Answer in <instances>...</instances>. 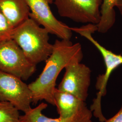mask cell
Instances as JSON below:
<instances>
[{"label": "cell", "mask_w": 122, "mask_h": 122, "mask_svg": "<svg viewBox=\"0 0 122 122\" xmlns=\"http://www.w3.org/2000/svg\"><path fill=\"white\" fill-rule=\"evenodd\" d=\"M14 28L0 10V42L11 39Z\"/></svg>", "instance_id": "cell-14"}, {"label": "cell", "mask_w": 122, "mask_h": 122, "mask_svg": "<svg viewBox=\"0 0 122 122\" xmlns=\"http://www.w3.org/2000/svg\"><path fill=\"white\" fill-rule=\"evenodd\" d=\"M83 57L81 44H73L68 40L56 39L50 55L45 61V65L35 81L28 85L32 94V103L45 100L55 106L53 94L57 77L70 63L81 62Z\"/></svg>", "instance_id": "cell-1"}, {"label": "cell", "mask_w": 122, "mask_h": 122, "mask_svg": "<svg viewBox=\"0 0 122 122\" xmlns=\"http://www.w3.org/2000/svg\"><path fill=\"white\" fill-rule=\"evenodd\" d=\"M51 0L52 1V3L53 2V0Z\"/></svg>", "instance_id": "cell-17"}, {"label": "cell", "mask_w": 122, "mask_h": 122, "mask_svg": "<svg viewBox=\"0 0 122 122\" xmlns=\"http://www.w3.org/2000/svg\"><path fill=\"white\" fill-rule=\"evenodd\" d=\"M116 7L119 10L120 14L122 16V0H117Z\"/></svg>", "instance_id": "cell-16"}, {"label": "cell", "mask_w": 122, "mask_h": 122, "mask_svg": "<svg viewBox=\"0 0 122 122\" xmlns=\"http://www.w3.org/2000/svg\"><path fill=\"white\" fill-rule=\"evenodd\" d=\"M72 31L85 37L97 48L103 58L105 66L104 74L100 75L96 78V87L98 91L96 98L93 100L91 107L96 111L101 110L102 97L106 94V87L109 77L114 70L122 64V55L115 54L101 45L95 39L92 35L97 31L96 25L88 24L80 27H71Z\"/></svg>", "instance_id": "cell-3"}, {"label": "cell", "mask_w": 122, "mask_h": 122, "mask_svg": "<svg viewBox=\"0 0 122 122\" xmlns=\"http://www.w3.org/2000/svg\"><path fill=\"white\" fill-rule=\"evenodd\" d=\"M117 0H102L100 6V18L96 25L97 31L101 33L107 32L113 26L116 20L114 7Z\"/></svg>", "instance_id": "cell-12"}, {"label": "cell", "mask_w": 122, "mask_h": 122, "mask_svg": "<svg viewBox=\"0 0 122 122\" xmlns=\"http://www.w3.org/2000/svg\"><path fill=\"white\" fill-rule=\"evenodd\" d=\"M65 69V74L57 89L85 102L91 85V70L87 66L78 61L70 63Z\"/></svg>", "instance_id": "cell-7"}, {"label": "cell", "mask_w": 122, "mask_h": 122, "mask_svg": "<svg viewBox=\"0 0 122 122\" xmlns=\"http://www.w3.org/2000/svg\"><path fill=\"white\" fill-rule=\"evenodd\" d=\"M62 17L75 22L97 25L100 18L102 0H53Z\"/></svg>", "instance_id": "cell-5"}, {"label": "cell", "mask_w": 122, "mask_h": 122, "mask_svg": "<svg viewBox=\"0 0 122 122\" xmlns=\"http://www.w3.org/2000/svg\"><path fill=\"white\" fill-rule=\"evenodd\" d=\"M105 122H122V105L117 113L112 118L107 119Z\"/></svg>", "instance_id": "cell-15"}, {"label": "cell", "mask_w": 122, "mask_h": 122, "mask_svg": "<svg viewBox=\"0 0 122 122\" xmlns=\"http://www.w3.org/2000/svg\"><path fill=\"white\" fill-rule=\"evenodd\" d=\"M48 105L42 103L35 108H31L28 112L20 115L21 122H93V113L85 105L73 116L65 119L49 118L43 113Z\"/></svg>", "instance_id": "cell-9"}, {"label": "cell", "mask_w": 122, "mask_h": 122, "mask_svg": "<svg viewBox=\"0 0 122 122\" xmlns=\"http://www.w3.org/2000/svg\"><path fill=\"white\" fill-rule=\"evenodd\" d=\"M0 101L9 102L25 113L32 108V92L21 79L0 71Z\"/></svg>", "instance_id": "cell-6"}, {"label": "cell", "mask_w": 122, "mask_h": 122, "mask_svg": "<svg viewBox=\"0 0 122 122\" xmlns=\"http://www.w3.org/2000/svg\"><path fill=\"white\" fill-rule=\"evenodd\" d=\"M36 70V65L27 58L12 39L0 42V71L26 81Z\"/></svg>", "instance_id": "cell-4"}, {"label": "cell", "mask_w": 122, "mask_h": 122, "mask_svg": "<svg viewBox=\"0 0 122 122\" xmlns=\"http://www.w3.org/2000/svg\"><path fill=\"white\" fill-rule=\"evenodd\" d=\"M30 10V18L46 29L50 34L61 39L70 40L72 31L71 27L58 20L52 13L51 0H26Z\"/></svg>", "instance_id": "cell-8"}, {"label": "cell", "mask_w": 122, "mask_h": 122, "mask_svg": "<svg viewBox=\"0 0 122 122\" xmlns=\"http://www.w3.org/2000/svg\"><path fill=\"white\" fill-rule=\"evenodd\" d=\"M55 105L57 106L59 118L65 119L69 118L76 113L83 106L85 102L80 100L73 95L61 92L56 88L53 94Z\"/></svg>", "instance_id": "cell-11"}, {"label": "cell", "mask_w": 122, "mask_h": 122, "mask_svg": "<svg viewBox=\"0 0 122 122\" xmlns=\"http://www.w3.org/2000/svg\"><path fill=\"white\" fill-rule=\"evenodd\" d=\"M0 10L14 28L30 17V13L26 0H0Z\"/></svg>", "instance_id": "cell-10"}, {"label": "cell", "mask_w": 122, "mask_h": 122, "mask_svg": "<svg viewBox=\"0 0 122 122\" xmlns=\"http://www.w3.org/2000/svg\"><path fill=\"white\" fill-rule=\"evenodd\" d=\"M18 110L9 102L0 101V122H21Z\"/></svg>", "instance_id": "cell-13"}, {"label": "cell", "mask_w": 122, "mask_h": 122, "mask_svg": "<svg viewBox=\"0 0 122 122\" xmlns=\"http://www.w3.org/2000/svg\"><path fill=\"white\" fill-rule=\"evenodd\" d=\"M49 33L30 18L14 28L11 39L22 49L27 58L37 65L45 61L53 50Z\"/></svg>", "instance_id": "cell-2"}]
</instances>
